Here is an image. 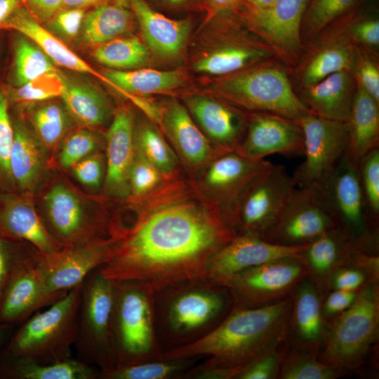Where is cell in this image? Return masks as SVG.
Instances as JSON below:
<instances>
[{
  "mask_svg": "<svg viewBox=\"0 0 379 379\" xmlns=\"http://www.w3.org/2000/svg\"><path fill=\"white\" fill-rule=\"evenodd\" d=\"M378 328L379 288L377 283H368L340 314L319 360L343 371L359 367L378 338Z\"/></svg>",
  "mask_w": 379,
  "mask_h": 379,
  "instance_id": "cell-10",
  "label": "cell"
},
{
  "mask_svg": "<svg viewBox=\"0 0 379 379\" xmlns=\"http://www.w3.org/2000/svg\"><path fill=\"white\" fill-rule=\"evenodd\" d=\"M355 84L352 72L340 71L303 88L298 97L311 113L347 123L355 95Z\"/></svg>",
  "mask_w": 379,
  "mask_h": 379,
  "instance_id": "cell-29",
  "label": "cell"
},
{
  "mask_svg": "<svg viewBox=\"0 0 379 379\" xmlns=\"http://www.w3.org/2000/svg\"><path fill=\"white\" fill-rule=\"evenodd\" d=\"M4 331V329L3 328H0V343L3 338V333Z\"/></svg>",
  "mask_w": 379,
  "mask_h": 379,
  "instance_id": "cell-64",
  "label": "cell"
},
{
  "mask_svg": "<svg viewBox=\"0 0 379 379\" xmlns=\"http://www.w3.org/2000/svg\"><path fill=\"white\" fill-rule=\"evenodd\" d=\"M239 18L238 11L226 13L225 31L216 43L194 61V71L222 77L274 57L260 38L253 37L239 27Z\"/></svg>",
  "mask_w": 379,
  "mask_h": 379,
  "instance_id": "cell-17",
  "label": "cell"
},
{
  "mask_svg": "<svg viewBox=\"0 0 379 379\" xmlns=\"http://www.w3.org/2000/svg\"><path fill=\"white\" fill-rule=\"evenodd\" d=\"M203 357L159 358L136 364L117 365L100 372L99 379H178Z\"/></svg>",
  "mask_w": 379,
  "mask_h": 379,
  "instance_id": "cell-38",
  "label": "cell"
},
{
  "mask_svg": "<svg viewBox=\"0 0 379 379\" xmlns=\"http://www.w3.org/2000/svg\"><path fill=\"white\" fill-rule=\"evenodd\" d=\"M86 11L81 8H62L48 22L51 32L65 40L74 39L80 34Z\"/></svg>",
  "mask_w": 379,
  "mask_h": 379,
  "instance_id": "cell-55",
  "label": "cell"
},
{
  "mask_svg": "<svg viewBox=\"0 0 379 379\" xmlns=\"http://www.w3.org/2000/svg\"><path fill=\"white\" fill-rule=\"evenodd\" d=\"M308 276L297 256L270 261L241 272L227 281L233 306L251 308L285 299Z\"/></svg>",
  "mask_w": 379,
  "mask_h": 379,
  "instance_id": "cell-11",
  "label": "cell"
},
{
  "mask_svg": "<svg viewBox=\"0 0 379 379\" xmlns=\"http://www.w3.org/2000/svg\"><path fill=\"white\" fill-rule=\"evenodd\" d=\"M292 306V300L288 298L257 307L233 306L208 335L165 352L161 357H207L187 371L184 378H236L252 361L284 342Z\"/></svg>",
  "mask_w": 379,
  "mask_h": 379,
  "instance_id": "cell-2",
  "label": "cell"
},
{
  "mask_svg": "<svg viewBox=\"0 0 379 379\" xmlns=\"http://www.w3.org/2000/svg\"><path fill=\"white\" fill-rule=\"evenodd\" d=\"M303 134V161L292 175L296 186L312 187L324 180L346 152L347 125L311 112L295 120Z\"/></svg>",
  "mask_w": 379,
  "mask_h": 379,
  "instance_id": "cell-13",
  "label": "cell"
},
{
  "mask_svg": "<svg viewBox=\"0 0 379 379\" xmlns=\"http://www.w3.org/2000/svg\"><path fill=\"white\" fill-rule=\"evenodd\" d=\"M159 180L160 171L135 147L128 175L129 199H138L145 196Z\"/></svg>",
  "mask_w": 379,
  "mask_h": 379,
  "instance_id": "cell-51",
  "label": "cell"
},
{
  "mask_svg": "<svg viewBox=\"0 0 379 379\" xmlns=\"http://www.w3.org/2000/svg\"><path fill=\"white\" fill-rule=\"evenodd\" d=\"M210 90L225 102L252 113L296 120L310 112L294 91L285 69L270 60L218 77Z\"/></svg>",
  "mask_w": 379,
  "mask_h": 379,
  "instance_id": "cell-5",
  "label": "cell"
},
{
  "mask_svg": "<svg viewBox=\"0 0 379 379\" xmlns=\"http://www.w3.org/2000/svg\"><path fill=\"white\" fill-rule=\"evenodd\" d=\"M135 121L131 107H119L105 131L106 173L100 194L109 201L130 198L128 175L135 150Z\"/></svg>",
  "mask_w": 379,
  "mask_h": 379,
  "instance_id": "cell-21",
  "label": "cell"
},
{
  "mask_svg": "<svg viewBox=\"0 0 379 379\" xmlns=\"http://www.w3.org/2000/svg\"><path fill=\"white\" fill-rule=\"evenodd\" d=\"M0 234L26 241L42 253L63 247L49 233L36 208L33 195L0 192Z\"/></svg>",
  "mask_w": 379,
  "mask_h": 379,
  "instance_id": "cell-24",
  "label": "cell"
},
{
  "mask_svg": "<svg viewBox=\"0 0 379 379\" xmlns=\"http://www.w3.org/2000/svg\"><path fill=\"white\" fill-rule=\"evenodd\" d=\"M14 107L11 109L13 127L11 174L16 192L34 196L53 169L51 158L19 109Z\"/></svg>",
  "mask_w": 379,
  "mask_h": 379,
  "instance_id": "cell-23",
  "label": "cell"
},
{
  "mask_svg": "<svg viewBox=\"0 0 379 379\" xmlns=\"http://www.w3.org/2000/svg\"><path fill=\"white\" fill-rule=\"evenodd\" d=\"M366 0H309L303 16L302 32L315 36L332 22L361 6Z\"/></svg>",
  "mask_w": 379,
  "mask_h": 379,
  "instance_id": "cell-44",
  "label": "cell"
},
{
  "mask_svg": "<svg viewBox=\"0 0 379 379\" xmlns=\"http://www.w3.org/2000/svg\"><path fill=\"white\" fill-rule=\"evenodd\" d=\"M157 333L164 352L208 335L229 314L228 289L204 277L167 286L153 293Z\"/></svg>",
  "mask_w": 379,
  "mask_h": 379,
  "instance_id": "cell-3",
  "label": "cell"
},
{
  "mask_svg": "<svg viewBox=\"0 0 379 379\" xmlns=\"http://www.w3.org/2000/svg\"><path fill=\"white\" fill-rule=\"evenodd\" d=\"M14 41L13 84L23 85L36 77L56 71L53 62L34 42L20 34Z\"/></svg>",
  "mask_w": 379,
  "mask_h": 379,
  "instance_id": "cell-43",
  "label": "cell"
},
{
  "mask_svg": "<svg viewBox=\"0 0 379 379\" xmlns=\"http://www.w3.org/2000/svg\"><path fill=\"white\" fill-rule=\"evenodd\" d=\"M41 252L19 264L11 273L0 295V320H27L64 296L48 286L40 266Z\"/></svg>",
  "mask_w": 379,
  "mask_h": 379,
  "instance_id": "cell-18",
  "label": "cell"
},
{
  "mask_svg": "<svg viewBox=\"0 0 379 379\" xmlns=\"http://www.w3.org/2000/svg\"><path fill=\"white\" fill-rule=\"evenodd\" d=\"M134 145L163 174L172 173L177 159L155 125L149 119L135 121Z\"/></svg>",
  "mask_w": 379,
  "mask_h": 379,
  "instance_id": "cell-42",
  "label": "cell"
},
{
  "mask_svg": "<svg viewBox=\"0 0 379 379\" xmlns=\"http://www.w3.org/2000/svg\"><path fill=\"white\" fill-rule=\"evenodd\" d=\"M105 131L75 126L58 145L52 157L53 168L67 174L81 159L105 150Z\"/></svg>",
  "mask_w": 379,
  "mask_h": 379,
  "instance_id": "cell-39",
  "label": "cell"
},
{
  "mask_svg": "<svg viewBox=\"0 0 379 379\" xmlns=\"http://www.w3.org/2000/svg\"><path fill=\"white\" fill-rule=\"evenodd\" d=\"M359 178L367 213L372 226L379 220V147L365 154L359 161Z\"/></svg>",
  "mask_w": 379,
  "mask_h": 379,
  "instance_id": "cell-47",
  "label": "cell"
},
{
  "mask_svg": "<svg viewBox=\"0 0 379 379\" xmlns=\"http://www.w3.org/2000/svg\"><path fill=\"white\" fill-rule=\"evenodd\" d=\"M52 157L61 140L75 126L61 99L14 105ZM52 162V161H51Z\"/></svg>",
  "mask_w": 379,
  "mask_h": 379,
  "instance_id": "cell-34",
  "label": "cell"
},
{
  "mask_svg": "<svg viewBox=\"0 0 379 379\" xmlns=\"http://www.w3.org/2000/svg\"><path fill=\"white\" fill-rule=\"evenodd\" d=\"M292 175L281 165L270 164L251 182L236 212V235L262 236L277 220L296 187Z\"/></svg>",
  "mask_w": 379,
  "mask_h": 379,
  "instance_id": "cell-14",
  "label": "cell"
},
{
  "mask_svg": "<svg viewBox=\"0 0 379 379\" xmlns=\"http://www.w3.org/2000/svg\"><path fill=\"white\" fill-rule=\"evenodd\" d=\"M82 283L24 322L9 345L13 357L51 364L71 359L77 339Z\"/></svg>",
  "mask_w": 379,
  "mask_h": 379,
  "instance_id": "cell-6",
  "label": "cell"
},
{
  "mask_svg": "<svg viewBox=\"0 0 379 379\" xmlns=\"http://www.w3.org/2000/svg\"><path fill=\"white\" fill-rule=\"evenodd\" d=\"M307 244L279 245L258 235L237 234L209 259L204 277L221 286L234 275L261 264L298 255Z\"/></svg>",
  "mask_w": 379,
  "mask_h": 379,
  "instance_id": "cell-19",
  "label": "cell"
},
{
  "mask_svg": "<svg viewBox=\"0 0 379 379\" xmlns=\"http://www.w3.org/2000/svg\"><path fill=\"white\" fill-rule=\"evenodd\" d=\"M309 0H275L260 9L239 7L238 13L249 31L288 65L298 62L302 51V24Z\"/></svg>",
  "mask_w": 379,
  "mask_h": 379,
  "instance_id": "cell-12",
  "label": "cell"
},
{
  "mask_svg": "<svg viewBox=\"0 0 379 379\" xmlns=\"http://www.w3.org/2000/svg\"><path fill=\"white\" fill-rule=\"evenodd\" d=\"M34 197L46 229L63 246L111 237L109 199L84 190L67 174L53 168Z\"/></svg>",
  "mask_w": 379,
  "mask_h": 379,
  "instance_id": "cell-4",
  "label": "cell"
},
{
  "mask_svg": "<svg viewBox=\"0 0 379 379\" xmlns=\"http://www.w3.org/2000/svg\"><path fill=\"white\" fill-rule=\"evenodd\" d=\"M161 4L171 8L185 7L192 4L193 0H156Z\"/></svg>",
  "mask_w": 379,
  "mask_h": 379,
  "instance_id": "cell-63",
  "label": "cell"
},
{
  "mask_svg": "<svg viewBox=\"0 0 379 379\" xmlns=\"http://www.w3.org/2000/svg\"><path fill=\"white\" fill-rule=\"evenodd\" d=\"M0 29H12L27 37L39 46L55 65L91 74L108 84L102 73L95 70L58 36L44 27L22 4L0 25Z\"/></svg>",
  "mask_w": 379,
  "mask_h": 379,
  "instance_id": "cell-28",
  "label": "cell"
},
{
  "mask_svg": "<svg viewBox=\"0 0 379 379\" xmlns=\"http://www.w3.org/2000/svg\"><path fill=\"white\" fill-rule=\"evenodd\" d=\"M100 267L82 282L74 348L77 359L103 372L117 366V361L113 334L114 282Z\"/></svg>",
  "mask_w": 379,
  "mask_h": 379,
  "instance_id": "cell-8",
  "label": "cell"
},
{
  "mask_svg": "<svg viewBox=\"0 0 379 379\" xmlns=\"http://www.w3.org/2000/svg\"><path fill=\"white\" fill-rule=\"evenodd\" d=\"M336 270L331 278L333 289L357 291L366 281V274L358 267L350 265H343Z\"/></svg>",
  "mask_w": 379,
  "mask_h": 379,
  "instance_id": "cell-56",
  "label": "cell"
},
{
  "mask_svg": "<svg viewBox=\"0 0 379 379\" xmlns=\"http://www.w3.org/2000/svg\"><path fill=\"white\" fill-rule=\"evenodd\" d=\"M278 346L248 364L235 379L277 378L284 350Z\"/></svg>",
  "mask_w": 379,
  "mask_h": 379,
  "instance_id": "cell-54",
  "label": "cell"
},
{
  "mask_svg": "<svg viewBox=\"0 0 379 379\" xmlns=\"http://www.w3.org/2000/svg\"><path fill=\"white\" fill-rule=\"evenodd\" d=\"M92 57L109 69H133L149 62V50L137 37L121 36L94 47Z\"/></svg>",
  "mask_w": 379,
  "mask_h": 379,
  "instance_id": "cell-40",
  "label": "cell"
},
{
  "mask_svg": "<svg viewBox=\"0 0 379 379\" xmlns=\"http://www.w3.org/2000/svg\"><path fill=\"white\" fill-rule=\"evenodd\" d=\"M270 164L264 159H248L232 151L222 153L210 164L205 182L223 206V220L234 230L236 212L242 196Z\"/></svg>",
  "mask_w": 379,
  "mask_h": 379,
  "instance_id": "cell-22",
  "label": "cell"
},
{
  "mask_svg": "<svg viewBox=\"0 0 379 379\" xmlns=\"http://www.w3.org/2000/svg\"><path fill=\"white\" fill-rule=\"evenodd\" d=\"M121 241L109 237L41 253L40 266L48 286L55 292L67 293L81 284L91 272L110 260Z\"/></svg>",
  "mask_w": 379,
  "mask_h": 379,
  "instance_id": "cell-16",
  "label": "cell"
},
{
  "mask_svg": "<svg viewBox=\"0 0 379 379\" xmlns=\"http://www.w3.org/2000/svg\"><path fill=\"white\" fill-rule=\"evenodd\" d=\"M355 95L347 121L345 153L359 164L368 152L379 147V102L356 84Z\"/></svg>",
  "mask_w": 379,
  "mask_h": 379,
  "instance_id": "cell-33",
  "label": "cell"
},
{
  "mask_svg": "<svg viewBox=\"0 0 379 379\" xmlns=\"http://www.w3.org/2000/svg\"><path fill=\"white\" fill-rule=\"evenodd\" d=\"M357 295V291L334 289L325 300L324 314L332 316L342 313L353 303Z\"/></svg>",
  "mask_w": 379,
  "mask_h": 379,
  "instance_id": "cell-58",
  "label": "cell"
},
{
  "mask_svg": "<svg viewBox=\"0 0 379 379\" xmlns=\"http://www.w3.org/2000/svg\"><path fill=\"white\" fill-rule=\"evenodd\" d=\"M14 362L10 375L20 379H96L99 369L79 359L51 364H39L22 358L13 357Z\"/></svg>",
  "mask_w": 379,
  "mask_h": 379,
  "instance_id": "cell-41",
  "label": "cell"
},
{
  "mask_svg": "<svg viewBox=\"0 0 379 379\" xmlns=\"http://www.w3.org/2000/svg\"><path fill=\"white\" fill-rule=\"evenodd\" d=\"M114 282L113 334L117 365L161 358L164 350L157 333L153 293L136 281Z\"/></svg>",
  "mask_w": 379,
  "mask_h": 379,
  "instance_id": "cell-7",
  "label": "cell"
},
{
  "mask_svg": "<svg viewBox=\"0 0 379 379\" xmlns=\"http://www.w3.org/2000/svg\"><path fill=\"white\" fill-rule=\"evenodd\" d=\"M63 0H22V4L40 22L48 23L62 8Z\"/></svg>",
  "mask_w": 379,
  "mask_h": 379,
  "instance_id": "cell-57",
  "label": "cell"
},
{
  "mask_svg": "<svg viewBox=\"0 0 379 379\" xmlns=\"http://www.w3.org/2000/svg\"><path fill=\"white\" fill-rule=\"evenodd\" d=\"M343 375V371L330 366L314 357L293 352L284 355L277 378L333 379Z\"/></svg>",
  "mask_w": 379,
  "mask_h": 379,
  "instance_id": "cell-46",
  "label": "cell"
},
{
  "mask_svg": "<svg viewBox=\"0 0 379 379\" xmlns=\"http://www.w3.org/2000/svg\"><path fill=\"white\" fill-rule=\"evenodd\" d=\"M160 121L180 154L190 164L198 166L210 158L212 147L187 107L176 101L169 102L161 114Z\"/></svg>",
  "mask_w": 379,
  "mask_h": 379,
  "instance_id": "cell-31",
  "label": "cell"
},
{
  "mask_svg": "<svg viewBox=\"0 0 379 379\" xmlns=\"http://www.w3.org/2000/svg\"><path fill=\"white\" fill-rule=\"evenodd\" d=\"M303 134L295 120L269 113H251L245 135L234 152L248 159L262 160L279 154H303Z\"/></svg>",
  "mask_w": 379,
  "mask_h": 379,
  "instance_id": "cell-20",
  "label": "cell"
},
{
  "mask_svg": "<svg viewBox=\"0 0 379 379\" xmlns=\"http://www.w3.org/2000/svg\"><path fill=\"white\" fill-rule=\"evenodd\" d=\"M106 173L105 150L88 155L74 164L69 177L88 193L100 194Z\"/></svg>",
  "mask_w": 379,
  "mask_h": 379,
  "instance_id": "cell-50",
  "label": "cell"
},
{
  "mask_svg": "<svg viewBox=\"0 0 379 379\" xmlns=\"http://www.w3.org/2000/svg\"><path fill=\"white\" fill-rule=\"evenodd\" d=\"M39 252L26 241L11 239L0 234V295L14 268Z\"/></svg>",
  "mask_w": 379,
  "mask_h": 379,
  "instance_id": "cell-52",
  "label": "cell"
},
{
  "mask_svg": "<svg viewBox=\"0 0 379 379\" xmlns=\"http://www.w3.org/2000/svg\"><path fill=\"white\" fill-rule=\"evenodd\" d=\"M293 302L291 317L298 340L313 349L324 335V321L318 292L312 284L302 282Z\"/></svg>",
  "mask_w": 379,
  "mask_h": 379,
  "instance_id": "cell-37",
  "label": "cell"
},
{
  "mask_svg": "<svg viewBox=\"0 0 379 379\" xmlns=\"http://www.w3.org/2000/svg\"><path fill=\"white\" fill-rule=\"evenodd\" d=\"M336 227L331 215L311 187H295L281 214L262 236L284 246L307 244Z\"/></svg>",
  "mask_w": 379,
  "mask_h": 379,
  "instance_id": "cell-15",
  "label": "cell"
},
{
  "mask_svg": "<svg viewBox=\"0 0 379 379\" xmlns=\"http://www.w3.org/2000/svg\"><path fill=\"white\" fill-rule=\"evenodd\" d=\"M241 0H204L203 8L206 13V20H211L217 15L236 11Z\"/></svg>",
  "mask_w": 379,
  "mask_h": 379,
  "instance_id": "cell-59",
  "label": "cell"
},
{
  "mask_svg": "<svg viewBox=\"0 0 379 379\" xmlns=\"http://www.w3.org/2000/svg\"><path fill=\"white\" fill-rule=\"evenodd\" d=\"M21 4L22 0H0V25Z\"/></svg>",
  "mask_w": 379,
  "mask_h": 379,
  "instance_id": "cell-61",
  "label": "cell"
},
{
  "mask_svg": "<svg viewBox=\"0 0 379 379\" xmlns=\"http://www.w3.org/2000/svg\"><path fill=\"white\" fill-rule=\"evenodd\" d=\"M145 44L158 57L174 60L182 52L192 23L172 19L153 8L146 0H128Z\"/></svg>",
  "mask_w": 379,
  "mask_h": 379,
  "instance_id": "cell-27",
  "label": "cell"
},
{
  "mask_svg": "<svg viewBox=\"0 0 379 379\" xmlns=\"http://www.w3.org/2000/svg\"><path fill=\"white\" fill-rule=\"evenodd\" d=\"M135 23L128 0H113L86 12L80 39L84 44L94 48L123 36Z\"/></svg>",
  "mask_w": 379,
  "mask_h": 379,
  "instance_id": "cell-32",
  "label": "cell"
},
{
  "mask_svg": "<svg viewBox=\"0 0 379 379\" xmlns=\"http://www.w3.org/2000/svg\"><path fill=\"white\" fill-rule=\"evenodd\" d=\"M351 245L346 235L334 227L319 236L299 254L308 270L319 284H326L337 268L341 267Z\"/></svg>",
  "mask_w": 379,
  "mask_h": 379,
  "instance_id": "cell-36",
  "label": "cell"
},
{
  "mask_svg": "<svg viewBox=\"0 0 379 379\" xmlns=\"http://www.w3.org/2000/svg\"><path fill=\"white\" fill-rule=\"evenodd\" d=\"M358 163L345 152L328 175L312 187L335 226L355 247L373 253L378 229L370 222L363 197Z\"/></svg>",
  "mask_w": 379,
  "mask_h": 379,
  "instance_id": "cell-9",
  "label": "cell"
},
{
  "mask_svg": "<svg viewBox=\"0 0 379 379\" xmlns=\"http://www.w3.org/2000/svg\"><path fill=\"white\" fill-rule=\"evenodd\" d=\"M187 109L200 128L223 152L235 151L246 132L247 120L225 102L202 95L185 98Z\"/></svg>",
  "mask_w": 379,
  "mask_h": 379,
  "instance_id": "cell-26",
  "label": "cell"
},
{
  "mask_svg": "<svg viewBox=\"0 0 379 379\" xmlns=\"http://www.w3.org/2000/svg\"><path fill=\"white\" fill-rule=\"evenodd\" d=\"M235 236L218 215L190 204L171 205L142 217L100 270L110 279L136 281L154 293L204 277L211 257Z\"/></svg>",
  "mask_w": 379,
  "mask_h": 379,
  "instance_id": "cell-1",
  "label": "cell"
},
{
  "mask_svg": "<svg viewBox=\"0 0 379 379\" xmlns=\"http://www.w3.org/2000/svg\"><path fill=\"white\" fill-rule=\"evenodd\" d=\"M325 29L328 32L319 39L303 62L300 75L303 88L338 72H352L358 46L350 38L338 19Z\"/></svg>",
  "mask_w": 379,
  "mask_h": 379,
  "instance_id": "cell-25",
  "label": "cell"
},
{
  "mask_svg": "<svg viewBox=\"0 0 379 379\" xmlns=\"http://www.w3.org/2000/svg\"><path fill=\"white\" fill-rule=\"evenodd\" d=\"M64 88L63 76L56 70L43 74L6 92L11 105H21L60 98Z\"/></svg>",
  "mask_w": 379,
  "mask_h": 379,
  "instance_id": "cell-45",
  "label": "cell"
},
{
  "mask_svg": "<svg viewBox=\"0 0 379 379\" xmlns=\"http://www.w3.org/2000/svg\"><path fill=\"white\" fill-rule=\"evenodd\" d=\"M113 0H63L62 8L91 9Z\"/></svg>",
  "mask_w": 379,
  "mask_h": 379,
  "instance_id": "cell-60",
  "label": "cell"
},
{
  "mask_svg": "<svg viewBox=\"0 0 379 379\" xmlns=\"http://www.w3.org/2000/svg\"><path fill=\"white\" fill-rule=\"evenodd\" d=\"M360 6L338 20L357 46L372 50L379 45V20L375 13L361 11Z\"/></svg>",
  "mask_w": 379,
  "mask_h": 379,
  "instance_id": "cell-48",
  "label": "cell"
},
{
  "mask_svg": "<svg viewBox=\"0 0 379 379\" xmlns=\"http://www.w3.org/2000/svg\"><path fill=\"white\" fill-rule=\"evenodd\" d=\"M114 88L124 96H138L169 92L182 87L185 77L179 70L163 71L150 68L133 70L105 69L101 72Z\"/></svg>",
  "mask_w": 379,
  "mask_h": 379,
  "instance_id": "cell-35",
  "label": "cell"
},
{
  "mask_svg": "<svg viewBox=\"0 0 379 379\" xmlns=\"http://www.w3.org/2000/svg\"><path fill=\"white\" fill-rule=\"evenodd\" d=\"M62 76L65 88L60 99L75 124L102 131L115 111L109 99L89 83Z\"/></svg>",
  "mask_w": 379,
  "mask_h": 379,
  "instance_id": "cell-30",
  "label": "cell"
},
{
  "mask_svg": "<svg viewBox=\"0 0 379 379\" xmlns=\"http://www.w3.org/2000/svg\"><path fill=\"white\" fill-rule=\"evenodd\" d=\"M356 84L379 102V68L375 59L358 46L352 70Z\"/></svg>",
  "mask_w": 379,
  "mask_h": 379,
  "instance_id": "cell-53",
  "label": "cell"
},
{
  "mask_svg": "<svg viewBox=\"0 0 379 379\" xmlns=\"http://www.w3.org/2000/svg\"><path fill=\"white\" fill-rule=\"evenodd\" d=\"M275 0H241L239 7L248 9H260L271 5Z\"/></svg>",
  "mask_w": 379,
  "mask_h": 379,
  "instance_id": "cell-62",
  "label": "cell"
},
{
  "mask_svg": "<svg viewBox=\"0 0 379 379\" xmlns=\"http://www.w3.org/2000/svg\"><path fill=\"white\" fill-rule=\"evenodd\" d=\"M13 139L11 104L6 89L0 88V192H15L10 170Z\"/></svg>",
  "mask_w": 379,
  "mask_h": 379,
  "instance_id": "cell-49",
  "label": "cell"
}]
</instances>
